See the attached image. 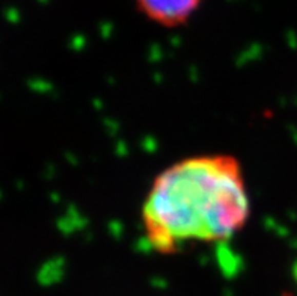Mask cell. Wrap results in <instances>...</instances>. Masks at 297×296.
<instances>
[{
	"mask_svg": "<svg viewBox=\"0 0 297 296\" xmlns=\"http://www.w3.org/2000/svg\"><path fill=\"white\" fill-rule=\"evenodd\" d=\"M252 212L242 162L226 153L195 154L157 174L141 206V225L159 254L222 244L248 225Z\"/></svg>",
	"mask_w": 297,
	"mask_h": 296,
	"instance_id": "cell-1",
	"label": "cell"
},
{
	"mask_svg": "<svg viewBox=\"0 0 297 296\" xmlns=\"http://www.w3.org/2000/svg\"><path fill=\"white\" fill-rule=\"evenodd\" d=\"M202 0H134L139 12L151 23L166 29L187 25Z\"/></svg>",
	"mask_w": 297,
	"mask_h": 296,
	"instance_id": "cell-2",
	"label": "cell"
}]
</instances>
